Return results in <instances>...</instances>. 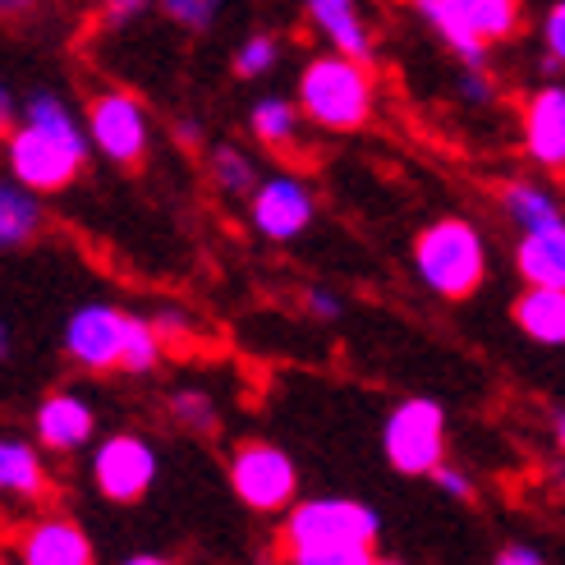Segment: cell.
Masks as SVG:
<instances>
[{
  "mask_svg": "<svg viewBox=\"0 0 565 565\" xmlns=\"http://www.w3.org/2000/svg\"><path fill=\"white\" fill-rule=\"evenodd\" d=\"M148 318H152L157 335L166 341V350H171V345H189L193 335H198V313H193V308H184V303H161L157 313H148Z\"/></svg>",
  "mask_w": 565,
  "mask_h": 565,
  "instance_id": "83f0119b",
  "label": "cell"
},
{
  "mask_svg": "<svg viewBox=\"0 0 565 565\" xmlns=\"http://www.w3.org/2000/svg\"><path fill=\"white\" fill-rule=\"evenodd\" d=\"M51 501V473L46 450L33 437L0 433V511L28 515Z\"/></svg>",
  "mask_w": 565,
  "mask_h": 565,
  "instance_id": "9a60e30c",
  "label": "cell"
},
{
  "mask_svg": "<svg viewBox=\"0 0 565 565\" xmlns=\"http://www.w3.org/2000/svg\"><path fill=\"white\" fill-rule=\"evenodd\" d=\"M456 102L469 106V110H488V106L497 102L492 65H488V70H460V65H456Z\"/></svg>",
  "mask_w": 565,
  "mask_h": 565,
  "instance_id": "f1b7e54d",
  "label": "cell"
},
{
  "mask_svg": "<svg viewBox=\"0 0 565 565\" xmlns=\"http://www.w3.org/2000/svg\"><path fill=\"white\" fill-rule=\"evenodd\" d=\"M42 231H46L42 193L19 184L10 171H0V253H19L28 244H38Z\"/></svg>",
  "mask_w": 565,
  "mask_h": 565,
  "instance_id": "d6986e66",
  "label": "cell"
},
{
  "mask_svg": "<svg viewBox=\"0 0 565 565\" xmlns=\"http://www.w3.org/2000/svg\"><path fill=\"white\" fill-rule=\"evenodd\" d=\"M520 148L547 175H565V78H543L520 102Z\"/></svg>",
  "mask_w": 565,
  "mask_h": 565,
  "instance_id": "4fadbf2b",
  "label": "cell"
},
{
  "mask_svg": "<svg viewBox=\"0 0 565 565\" xmlns=\"http://www.w3.org/2000/svg\"><path fill=\"white\" fill-rule=\"evenodd\" d=\"M446 405L437 395H405L382 418V456L405 478H433L446 450Z\"/></svg>",
  "mask_w": 565,
  "mask_h": 565,
  "instance_id": "8992f818",
  "label": "cell"
},
{
  "mask_svg": "<svg viewBox=\"0 0 565 565\" xmlns=\"http://www.w3.org/2000/svg\"><path fill=\"white\" fill-rule=\"evenodd\" d=\"M303 308H308V318H318V322H341L345 318V295L331 290V286H308Z\"/></svg>",
  "mask_w": 565,
  "mask_h": 565,
  "instance_id": "4dcf8cb0",
  "label": "cell"
},
{
  "mask_svg": "<svg viewBox=\"0 0 565 565\" xmlns=\"http://www.w3.org/2000/svg\"><path fill=\"white\" fill-rule=\"evenodd\" d=\"M552 437H556V450L565 456V409H556V414H552Z\"/></svg>",
  "mask_w": 565,
  "mask_h": 565,
  "instance_id": "74e56055",
  "label": "cell"
},
{
  "mask_svg": "<svg viewBox=\"0 0 565 565\" xmlns=\"http://www.w3.org/2000/svg\"><path fill=\"white\" fill-rule=\"evenodd\" d=\"M38 0H0V19H14V14H28Z\"/></svg>",
  "mask_w": 565,
  "mask_h": 565,
  "instance_id": "d590c367",
  "label": "cell"
},
{
  "mask_svg": "<svg viewBox=\"0 0 565 565\" xmlns=\"http://www.w3.org/2000/svg\"><path fill=\"white\" fill-rule=\"evenodd\" d=\"M295 102L303 120L322 134H359L369 129L377 110V78L369 61H354L345 51H318L308 55L295 78Z\"/></svg>",
  "mask_w": 565,
  "mask_h": 565,
  "instance_id": "3957f363",
  "label": "cell"
},
{
  "mask_svg": "<svg viewBox=\"0 0 565 565\" xmlns=\"http://www.w3.org/2000/svg\"><path fill=\"white\" fill-rule=\"evenodd\" d=\"M10 125H14V120H10V116H6V110H0V134H6V129H10Z\"/></svg>",
  "mask_w": 565,
  "mask_h": 565,
  "instance_id": "60d3db41",
  "label": "cell"
},
{
  "mask_svg": "<svg viewBox=\"0 0 565 565\" xmlns=\"http://www.w3.org/2000/svg\"><path fill=\"white\" fill-rule=\"evenodd\" d=\"M166 414H171L175 428L198 433V437H212V433L221 428V409H216V401H212V391H203V386H180V391H171V395H166Z\"/></svg>",
  "mask_w": 565,
  "mask_h": 565,
  "instance_id": "603a6c76",
  "label": "cell"
},
{
  "mask_svg": "<svg viewBox=\"0 0 565 565\" xmlns=\"http://www.w3.org/2000/svg\"><path fill=\"white\" fill-rule=\"evenodd\" d=\"M33 441L46 456H78L97 441V405L83 391H46L33 409Z\"/></svg>",
  "mask_w": 565,
  "mask_h": 565,
  "instance_id": "5bb4252c",
  "label": "cell"
},
{
  "mask_svg": "<svg viewBox=\"0 0 565 565\" xmlns=\"http://www.w3.org/2000/svg\"><path fill=\"white\" fill-rule=\"evenodd\" d=\"M515 276L520 286H556L565 290V216L539 231L515 235Z\"/></svg>",
  "mask_w": 565,
  "mask_h": 565,
  "instance_id": "e0dca14e",
  "label": "cell"
},
{
  "mask_svg": "<svg viewBox=\"0 0 565 565\" xmlns=\"http://www.w3.org/2000/svg\"><path fill=\"white\" fill-rule=\"evenodd\" d=\"M409 267L418 276V286L446 299V303H465L483 290L488 280V235L460 212L428 221L409 244Z\"/></svg>",
  "mask_w": 565,
  "mask_h": 565,
  "instance_id": "277c9868",
  "label": "cell"
},
{
  "mask_svg": "<svg viewBox=\"0 0 565 565\" xmlns=\"http://www.w3.org/2000/svg\"><path fill=\"white\" fill-rule=\"evenodd\" d=\"M303 110L295 97H280V93H263L258 102L248 106V134L253 143H263L267 152H299L303 143Z\"/></svg>",
  "mask_w": 565,
  "mask_h": 565,
  "instance_id": "44dd1931",
  "label": "cell"
},
{
  "mask_svg": "<svg viewBox=\"0 0 565 565\" xmlns=\"http://www.w3.org/2000/svg\"><path fill=\"white\" fill-rule=\"evenodd\" d=\"M0 110H6L10 120L19 116V102H14V93H10V83H0Z\"/></svg>",
  "mask_w": 565,
  "mask_h": 565,
  "instance_id": "f35d334b",
  "label": "cell"
},
{
  "mask_svg": "<svg viewBox=\"0 0 565 565\" xmlns=\"http://www.w3.org/2000/svg\"><path fill=\"white\" fill-rule=\"evenodd\" d=\"M0 161L19 184L51 198L83 175V166L93 161V138L83 116L61 93L33 88L19 102L14 125L0 134Z\"/></svg>",
  "mask_w": 565,
  "mask_h": 565,
  "instance_id": "6da1fadb",
  "label": "cell"
},
{
  "mask_svg": "<svg viewBox=\"0 0 565 565\" xmlns=\"http://www.w3.org/2000/svg\"><path fill=\"white\" fill-rule=\"evenodd\" d=\"M10 556L19 565H97V547L74 515L28 511L10 533Z\"/></svg>",
  "mask_w": 565,
  "mask_h": 565,
  "instance_id": "7c38bea8",
  "label": "cell"
},
{
  "mask_svg": "<svg viewBox=\"0 0 565 565\" xmlns=\"http://www.w3.org/2000/svg\"><path fill=\"white\" fill-rule=\"evenodd\" d=\"M207 175H212L221 198H248L253 189H258V180H263L253 152H244L239 143H216L207 152Z\"/></svg>",
  "mask_w": 565,
  "mask_h": 565,
  "instance_id": "7402d4cb",
  "label": "cell"
},
{
  "mask_svg": "<svg viewBox=\"0 0 565 565\" xmlns=\"http://www.w3.org/2000/svg\"><path fill=\"white\" fill-rule=\"evenodd\" d=\"M148 10H157V0H102V23L106 28H129Z\"/></svg>",
  "mask_w": 565,
  "mask_h": 565,
  "instance_id": "1f68e13d",
  "label": "cell"
},
{
  "mask_svg": "<svg viewBox=\"0 0 565 565\" xmlns=\"http://www.w3.org/2000/svg\"><path fill=\"white\" fill-rule=\"evenodd\" d=\"M88 478L102 501L110 505H138L161 478V450L152 437L120 428L93 441L88 450Z\"/></svg>",
  "mask_w": 565,
  "mask_h": 565,
  "instance_id": "9c48e42d",
  "label": "cell"
},
{
  "mask_svg": "<svg viewBox=\"0 0 565 565\" xmlns=\"http://www.w3.org/2000/svg\"><path fill=\"white\" fill-rule=\"evenodd\" d=\"M492 565H547V556L533 547V543H505Z\"/></svg>",
  "mask_w": 565,
  "mask_h": 565,
  "instance_id": "d6a6232c",
  "label": "cell"
},
{
  "mask_svg": "<svg viewBox=\"0 0 565 565\" xmlns=\"http://www.w3.org/2000/svg\"><path fill=\"white\" fill-rule=\"evenodd\" d=\"M318 221V189L295 171H271L248 193V225L267 244H295Z\"/></svg>",
  "mask_w": 565,
  "mask_h": 565,
  "instance_id": "8fae6325",
  "label": "cell"
},
{
  "mask_svg": "<svg viewBox=\"0 0 565 565\" xmlns=\"http://www.w3.org/2000/svg\"><path fill=\"white\" fill-rule=\"evenodd\" d=\"M414 14L460 70H488L492 46L520 33V0H414Z\"/></svg>",
  "mask_w": 565,
  "mask_h": 565,
  "instance_id": "5b68a950",
  "label": "cell"
},
{
  "mask_svg": "<svg viewBox=\"0 0 565 565\" xmlns=\"http://www.w3.org/2000/svg\"><path fill=\"white\" fill-rule=\"evenodd\" d=\"M382 539V515L359 497H299L280 515V547L308 543H373Z\"/></svg>",
  "mask_w": 565,
  "mask_h": 565,
  "instance_id": "30bf717a",
  "label": "cell"
},
{
  "mask_svg": "<svg viewBox=\"0 0 565 565\" xmlns=\"http://www.w3.org/2000/svg\"><path fill=\"white\" fill-rule=\"evenodd\" d=\"M280 55H286V46H280L276 33H248V38L235 46V55H231V70H235V78H244V83H258V78L276 74Z\"/></svg>",
  "mask_w": 565,
  "mask_h": 565,
  "instance_id": "cb8c5ba5",
  "label": "cell"
},
{
  "mask_svg": "<svg viewBox=\"0 0 565 565\" xmlns=\"http://www.w3.org/2000/svg\"><path fill=\"white\" fill-rule=\"evenodd\" d=\"M373 543H308L286 547V565H373Z\"/></svg>",
  "mask_w": 565,
  "mask_h": 565,
  "instance_id": "d4e9b609",
  "label": "cell"
},
{
  "mask_svg": "<svg viewBox=\"0 0 565 565\" xmlns=\"http://www.w3.org/2000/svg\"><path fill=\"white\" fill-rule=\"evenodd\" d=\"M303 19L313 23V33L331 46V51H345L354 61H377V38H373V23L363 14L359 0H299Z\"/></svg>",
  "mask_w": 565,
  "mask_h": 565,
  "instance_id": "2e32d148",
  "label": "cell"
},
{
  "mask_svg": "<svg viewBox=\"0 0 565 565\" xmlns=\"http://www.w3.org/2000/svg\"><path fill=\"white\" fill-rule=\"evenodd\" d=\"M433 483H437V488H441V497H450V501H473V497H478L473 473H469V469H460L450 456L433 469Z\"/></svg>",
  "mask_w": 565,
  "mask_h": 565,
  "instance_id": "f546056e",
  "label": "cell"
},
{
  "mask_svg": "<svg viewBox=\"0 0 565 565\" xmlns=\"http://www.w3.org/2000/svg\"><path fill=\"white\" fill-rule=\"evenodd\" d=\"M0 565H19V561L14 556H0Z\"/></svg>",
  "mask_w": 565,
  "mask_h": 565,
  "instance_id": "b9f144b4",
  "label": "cell"
},
{
  "mask_svg": "<svg viewBox=\"0 0 565 565\" xmlns=\"http://www.w3.org/2000/svg\"><path fill=\"white\" fill-rule=\"evenodd\" d=\"M511 322L524 331V341L543 350H565V290L556 286H524L511 303Z\"/></svg>",
  "mask_w": 565,
  "mask_h": 565,
  "instance_id": "ffe728a7",
  "label": "cell"
},
{
  "mask_svg": "<svg viewBox=\"0 0 565 565\" xmlns=\"http://www.w3.org/2000/svg\"><path fill=\"white\" fill-rule=\"evenodd\" d=\"M221 6H225V0H157V10L171 19L175 28L193 33V38L212 33L216 19H221Z\"/></svg>",
  "mask_w": 565,
  "mask_h": 565,
  "instance_id": "484cf974",
  "label": "cell"
},
{
  "mask_svg": "<svg viewBox=\"0 0 565 565\" xmlns=\"http://www.w3.org/2000/svg\"><path fill=\"white\" fill-rule=\"evenodd\" d=\"M225 483L253 515H286L299 501V465L286 446L267 437L239 441L225 460Z\"/></svg>",
  "mask_w": 565,
  "mask_h": 565,
  "instance_id": "52a82bcc",
  "label": "cell"
},
{
  "mask_svg": "<svg viewBox=\"0 0 565 565\" xmlns=\"http://www.w3.org/2000/svg\"><path fill=\"white\" fill-rule=\"evenodd\" d=\"M175 143H180V148H198V143H203V120L180 116V120H175Z\"/></svg>",
  "mask_w": 565,
  "mask_h": 565,
  "instance_id": "836d02e7",
  "label": "cell"
},
{
  "mask_svg": "<svg viewBox=\"0 0 565 565\" xmlns=\"http://www.w3.org/2000/svg\"><path fill=\"white\" fill-rule=\"evenodd\" d=\"M373 565H405V561H395V556H373Z\"/></svg>",
  "mask_w": 565,
  "mask_h": 565,
  "instance_id": "ab89813d",
  "label": "cell"
},
{
  "mask_svg": "<svg viewBox=\"0 0 565 565\" xmlns=\"http://www.w3.org/2000/svg\"><path fill=\"white\" fill-rule=\"evenodd\" d=\"M539 42H543V78L565 74V0H552L543 23H539Z\"/></svg>",
  "mask_w": 565,
  "mask_h": 565,
  "instance_id": "4316f807",
  "label": "cell"
},
{
  "mask_svg": "<svg viewBox=\"0 0 565 565\" xmlns=\"http://www.w3.org/2000/svg\"><path fill=\"white\" fill-rule=\"evenodd\" d=\"M120 565H175V561L161 556V552H134V556H125Z\"/></svg>",
  "mask_w": 565,
  "mask_h": 565,
  "instance_id": "e575fe53",
  "label": "cell"
},
{
  "mask_svg": "<svg viewBox=\"0 0 565 565\" xmlns=\"http://www.w3.org/2000/svg\"><path fill=\"white\" fill-rule=\"evenodd\" d=\"M497 207L501 216L511 221V231L524 235V231H539V225H552L565 216V203L561 193L543 180H529V175H511L497 184Z\"/></svg>",
  "mask_w": 565,
  "mask_h": 565,
  "instance_id": "ac0fdd59",
  "label": "cell"
},
{
  "mask_svg": "<svg viewBox=\"0 0 565 565\" xmlns=\"http://www.w3.org/2000/svg\"><path fill=\"white\" fill-rule=\"evenodd\" d=\"M61 350L78 373H93V377H106V373L148 377L166 359V341L157 335L152 318L110 299H88L70 308V318L61 327Z\"/></svg>",
  "mask_w": 565,
  "mask_h": 565,
  "instance_id": "7a4b0ae2",
  "label": "cell"
},
{
  "mask_svg": "<svg viewBox=\"0 0 565 565\" xmlns=\"http://www.w3.org/2000/svg\"><path fill=\"white\" fill-rule=\"evenodd\" d=\"M10 350H14V331H10V322L0 318V363L10 359Z\"/></svg>",
  "mask_w": 565,
  "mask_h": 565,
  "instance_id": "8d00e7d4",
  "label": "cell"
},
{
  "mask_svg": "<svg viewBox=\"0 0 565 565\" xmlns=\"http://www.w3.org/2000/svg\"><path fill=\"white\" fill-rule=\"evenodd\" d=\"M83 125L93 138V157L120 166V171L143 166L152 152V116L143 97L129 88H97L83 102Z\"/></svg>",
  "mask_w": 565,
  "mask_h": 565,
  "instance_id": "ba28073f",
  "label": "cell"
}]
</instances>
